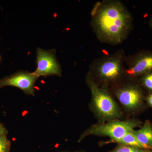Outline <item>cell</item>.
Returning a JSON list of instances; mask_svg holds the SVG:
<instances>
[{"label": "cell", "mask_w": 152, "mask_h": 152, "mask_svg": "<svg viewBox=\"0 0 152 152\" xmlns=\"http://www.w3.org/2000/svg\"><path fill=\"white\" fill-rule=\"evenodd\" d=\"M127 79L128 81H124V79L110 89L113 90L115 96L126 110L132 112L141 105L142 95L140 89Z\"/></svg>", "instance_id": "5b68a950"}, {"label": "cell", "mask_w": 152, "mask_h": 152, "mask_svg": "<svg viewBox=\"0 0 152 152\" xmlns=\"http://www.w3.org/2000/svg\"><path fill=\"white\" fill-rule=\"evenodd\" d=\"M91 26L99 40L117 45L122 43L129 35L132 29V16L121 1H103L92 18Z\"/></svg>", "instance_id": "6da1fadb"}, {"label": "cell", "mask_w": 152, "mask_h": 152, "mask_svg": "<svg viewBox=\"0 0 152 152\" xmlns=\"http://www.w3.org/2000/svg\"><path fill=\"white\" fill-rule=\"evenodd\" d=\"M152 72V54L126 57L125 77L132 79Z\"/></svg>", "instance_id": "ba28073f"}, {"label": "cell", "mask_w": 152, "mask_h": 152, "mask_svg": "<svg viewBox=\"0 0 152 152\" xmlns=\"http://www.w3.org/2000/svg\"></svg>", "instance_id": "d6986e66"}, {"label": "cell", "mask_w": 152, "mask_h": 152, "mask_svg": "<svg viewBox=\"0 0 152 152\" xmlns=\"http://www.w3.org/2000/svg\"><path fill=\"white\" fill-rule=\"evenodd\" d=\"M38 78L34 72L18 71L0 79V88L7 86L16 87L26 94L35 96V84Z\"/></svg>", "instance_id": "52a82bcc"}, {"label": "cell", "mask_w": 152, "mask_h": 152, "mask_svg": "<svg viewBox=\"0 0 152 152\" xmlns=\"http://www.w3.org/2000/svg\"><path fill=\"white\" fill-rule=\"evenodd\" d=\"M109 152H152V150H145L136 147L118 145L115 148Z\"/></svg>", "instance_id": "8fae6325"}, {"label": "cell", "mask_w": 152, "mask_h": 152, "mask_svg": "<svg viewBox=\"0 0 152 152\" xmlns=\"http://www.w3.org/2000/svg\"><path fill=\"white\" fill-rule=\"evenodd\" d=\"M7 134L8 131L5 127L0 123V137L4 135H7Z\"/></svg>", "instance_id": "9a60e30c"}, {"label": "cell", "mask_w": 152, "mask_h": 152, "mask_svg": "<svg viewBox=\"0 0 152 152\" xmlns=\"http://www.w3.org/2000/svg\"><path fill=\"white\" fill-rule=\"evenodd\" d=\"M150 25H151V26L152 27V18L151 20V22H150Z\"/></svg>", "instance_id": "e0dca14e"}, {"label": "cell", "mask_w": 152, "mask_h": 152, "mask_svg": "<svg viewBox=\"0 0 152 152\" xmlns=\"http://www.w3.org/2000/svg\"><path fill=\"white\" fill-rule=\"evenodd\" d=\"M133 132L127 133L122 138L115 142V143L118 144V145L136 147L142 149L150 150L138 140Z\"/></svg>", "instance_id": "30bf717a"}, {"label": "cell", "mask_w": 152, "mask_h": 152, "mask_svg": "<svg viewBox=\"0 0 152 152\" xmlns=\"http://www.w3.org/2000/svg\"><path fill=\"white\" fill-rule=\"evenodd\" d=\"M142 82L145 87L152 91V73L146 74L143 79Z\"/></svg>", "instance_id": "4fadbf2b"}, {"label": "cell", "mask_w": 152, "mask_h": 152, "mask_svg": "<svg viewBox=\"0 0 152 152\" xmlns=\"http://www.w3.org/2000/svg\"><path fill=\"white\" fill-rule=\"evenodd\" d=\"M1 56H0V62H1Z\"/></svg>", "instance_id": "ac0fdd59"}, {"label": "cell", "mask_w": 152, "mask_h": 152, "mask_svg": "<svg viewBox=\"0 0 152 152\" xmlns=\"http://www.w3.org/2000/svg\"><path fill=\"white\" fill-rule=\"evenodd\" d=\"M11 142L7 135L0 137V152H9L10 149Z\"/></svg>", "instance_id": "7c38bea8"}, {"label": "cell", "mask_w": 152, "mask_h": 152, "mask_svg": "<svg viewBox=\"0 0 152 152\" xmlns=\"http://www.w3.org/2000/svg\"><path fill=\"white\" fill-rule=\"evenodd\" d=\"M126 57L123 50H119L113 54L94 60L89 71L99 86L110 89L126 78Z\"/></svg>", "instance_id": "7a4b0ae2"}, {"label": "cell", "mask_w": 152, "mask_h": 152, "mask_svg": "<svg viewBox=\"0 0 152 152\" xmlns=\"http://www.w3.org/2000/svg\"><path fill=\"white\" fill-rule=\"evenodd\" d=\"M55 49L45 50L38 48L37 50V69L33 72L38 78L56 75L61 77V66L56 57Z\"/></svg>", "instance_id": "8992f818"}, {"label": "cell", "mask_w": 152, "mask_h": 152, "mask_svg": "<svg viewBox=\"0 0 152 152\" xmlns=\"http://www.w3.org/2000/svg\"><path fill=\"white\" fill-rule=\"evenodd\" d=\"M147 102L151 107H152V93L147 98Z\"/></svg>", "instance_id": "2e32d148"}, {"label": "cell", "mask_w": 152, "mask_h": 152, "mask_svg": "<svg viewBox=\"0 0 152 152\" xmlns=\"http://www.w3.org/2000/svg\"><path fill=\"white\" fill-rule=\"evenodd\" d=\"M86 82L91 94V110L100 123L120 119L123 117L122 112L110 90L99 86L89 71L86 76Z\"/></svg>", "instance_id": "3957f363"}, {"label": "cell", "mask_w": 152, "mask_h": 152, "mask_svg": "<svg viewBox=\"0 0 152 152\" xmlns=\"http://www.w3.org/2000/svg\"><path fill=\"white\" fill-rule=\"evenodd\" d=\"M141 123L134 119L111 120L100 123L91 126L80 136L79 142L82 141L88 136H106L110 138L103 144L113 143L122 138L127 133L134 130L135 128L140 126Z\"/></svg>", "instance_id": "277c9868"}, {"label": "cell", "mask_w": 152, "mask_h": 152, "mask_svg": "<svg viewBox=\"0 0 152 152\" xmlns=\"http://www.w3.org/2000/svg\"><path fill=\"white\" fill-rule=\"evenodd\" d=\"M102 1L97 2L96 4H95L91 12V16L92 18L96 14L98 10L100 7L101 4H102Z\"/></svg>", "instance_id": "5bb4252c"}, {"label": "cell", "mask_w": 152, "mask_h": 152, "mask_svg": "<svg viewBox=\"0 0 152 152\" xmlns=\"http://www.w3.org/2000/svg\"><path fill=\"white\" fill-rule=\"evenodd\" d=\"M133 132L141 143L152 150V125L150 121H146L140 129Z\"/></svg>", "instance_id": "9c48e42d"}]
</instances>
